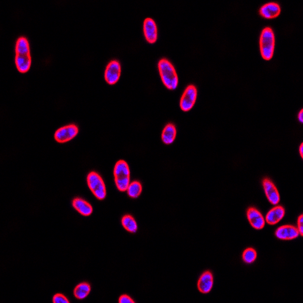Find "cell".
I'll list each match as a JSON object with an SVG mask.
<instances>
[{"instance_id": "1", "label": "cell", "mask_w": 303, "mask_h": 303, "mask_svg": "<svg viewBox=\"0 0 303 303\" xmlns=\"http://www.w3.org/2000/svg\"><path fill=\"white\" fill-rule=\"evenodd\" d=\"M16 65L17 71L26 73L32 65L29 41L25 36H20L16 44Z\"/></svg>"}, {"instance_id": "2", "label": "cell", "mask_w": 303, "mask_h": 303, "mask_svg": "<svg viewBox=\"0 0 303 303\" xmlns=\"http://www.w3.org/2000/svg\"><path fill=\"white\" fill-rule=\"evenodd\" d=\"M161 81L168 90H175L178 85V76L172 63L167 59H160L158 63Z\"/></svg>"}, {"instance_id": "3", "label": "cell", "mask_w": 303, "mask_h": 303, "mask_svg": "<svg viewBox=\"0 0 303 303\" xmlns=\"http://www.w3.org/2000/svg\"><path fill=\"white\" fill-rule=\"evenodd\" d=\"M260 52L265 60L269 61L273 58L275 48V36L274 31L270 27L262 30L260 35Z\"/></svg>"}, {"instance_id": "4", "label": "cell", "mask_w": 303, "mask_h": 303, "mask_svg": "<svg viewBox=\"0 0 303 303\" xmlns=\"http://www.w3.org/2000/svg\"><path fill=\"white\" fill-rule=\"evenodd\" d=\"M114 177L118 191H127L130 183V172L128 164L125 160L117 161L114 168Z\"/></svg>"}, {"instance_id": "5", "label": "cell", "mask_w": 303, "mask_h": 303, "mask_svg": "<svg viewBox=\"0 0 303 303\" xmlns=\"http://www.w3.org/2000/svg\"><path fill=\"white\" fill-rule=\"evenodd\" d=\"M87 180L89 188L97 199L99 200L106 199L107 193L106 185L99 174L96 172H90L87 175Z\"/></svg>"}, {"instance_id": "6", "label": "cell", "mask_w": 303, "mask_h": 303, "mask_svg": "<svg viewBox=\"0 0 303 303\" xmlns=\"http://www.w3.org/2000/svg\"><path fill=\"white\" fill-rule=\"evenodd\" d=\"M197 98V89L194 85H189L184 90L180 101L182 111L188 112L193 107Z\"/></svg>"}, {"instance_id": "7", "label": "cell", "mask_w": 303, "mask_h": 303, "mask_svg": "<svg viewBox=\"0 0 303 303\" xmlns=\"http://www.w3.org/2000/svg\"><path fill=\"white\" fill-rule=\"evenodd\" d=\"M78 127L75 125H68L62 127L54 134L55 140L60 144H64L75 138L78 135Z\"/></svg>"}, {"instance_id": "8", "label": "cell", "mask_w": 303, "mask_h": 303, "mask_svg": "<svg viewBox=\"0 0 303 303\" xmlns=\"http://www.w3.org/2000/svg\"><path fill=\"white\" fill-rule=\"evenodd\" d=\"M121 67L119 62L112 60L106 66L105 80L109 85H114L118 81L121 76Z\"/></svg>"}, {"instance_id": "9", "label": "cell", "mask_w": 303, "mask_h": 303, "mask_svg": "<svg viewBox=\"0 0 303 303\" xmlns=\"http://www.w3.org/2000/svg\"><path fill=\"white\" fill-rule=\"evenodd\" d=\"M262 185H263L265 196L269 203L273 206H277L281 201V196L274 183L271 180L266 177L262 180Z\"/></svg>"}, {"instance_id": "10", "label": "cell", "mask_w": 303, "mask_h": 303, "mask_svg": "<svg viewBox=\"0 0 303 303\" xmlns=\"http://www.w3.org/2000/svg\"><path fill=\"white\" fill-rule=\"evenodd\" d=\"M248 221L255 230H262L265 226V220L262 214L254 207L248 208L246 212Z\"/></svg>"}, {"instance_id": "11", "label": "cell", "mask_w": 303, "mask_h": 303, "mask_svg": "<svg viewBox=\"0 0 303 303\" xmlns=\"http://www.w3.org/2000/svg\"><path fill=\"white\" fill-rule=\"evenodd\" d=\"M144 33L145 40L149 44H155L158 39V28L156 21L147 17L144 21Z\"/></svg>"}, {"instance_id": "12", "label": "cell", "mask_w": 303, "mask_h": 303, "mask_svg": "<svg viewBox=\"0 0 303 303\" xmlns=\"http://www.w3.org/2000/svg\"><path fill=\"white\" fill-rule=\"evenodd\" d=\"M281 8L277 2H271L262 5L259 9L260 16L266 19H274L281 15Z\"/></svg>"}, {"instance_id": "13", "label": "cell", "mask_w": 303, "mask_h": 303, "mask_svg": "<svg viewBox=\"0 0 303 303\" xmlns=\"http://www.w3.org/2000/svg\"><path fill=\"white\" fill-rule=\"evenodd\" d=\"M277 239L281 240H292L300 236L297 227L293 225H284L278 227L275 231Z\"/></svg>"}, {"instance_id": "14", "label": "cell", "mask_w": 303, "mask_h": 303, "mask_svg": "<svg viewBox=\"0 0 303 303\" xmlns=\"http://www.w3.org/2000/svg\"><path fill=\"white\" fill-rule=\"evenodd\" d=\"M214 284V277L212 273L210 271H205L200 277L197 283V288L199 292L202 293H210L212 289Z\"/></svg>"}, {"instance_id": "15", "label": "cell", "mask_w": 303, "mask_h": 303, "mask_svg": "<svg viewBox=\"0 0 303 303\" xmlns=\"http://www.w3.org/2000/svg\"><path fill=\"white\" fill-rule=\"evenodd\" d=\"M285 215V209L281 206H277L271 208L265 217V222L270 225H275L281 222Z\"/></svg>"}, {"instance_id": "16", "label": "cell", "mask_w": 303, "mask_h": 303, "mask_svg": "<svg viewBox=\"0 0 303 303\" xmlns=\"http://www.w3.org/2000/svg\"><path fill=\"white\" fill-rule=\"evenodd\" d=\"M72 206L75 210L83 216H90L93 213L92 206L81 198L73 199Z\"/></svg>"}, {"instance_id": "17", "label": "cell", "mask_w": 303, "mask_h": 303, "mask_svg": "<svg viewBox=\"0 0 303 303\" xmlns=\"http://www.w3.org/2000/svg\"><path fill=\"white\" fill-rule=\"evenodd\" d=\"M177 136V129L174 124L168 123L165 125L161 133V141L166 145L173 144Z\"/></svg>"}, {"instance_id": "18", "label": "cell", "mask_w": 303, "mask_h": 303, "mask_svg": "<svg viewBox=\"0 0 303 303\" xmlns=\"http://www.w3.org/2000/svg\"><path fill=\"white\" fill-rule=\"evenodd\" d=\"M91 291V287L88 283H81L77 285L74 290V295L78 300H83L86 298Z\"/></svg>"}, {"instance_id": "19", "label": "cell", "mask_w": 303, "mask_h": 303, "mask_svg": "<svg viewBox=\"0 0 303 303\" xmlns=\"http://www.w3.org/2000/svg\"><path fill=\"white\" fill-rule=\"evenodd\" d=\"M121 223H122L124 228L128 230V232H137V228H138L137 223L132 215H124L123 218H121Z\"/></svg>"}, {"instance_id": "20", "label": "cell", "mask_w": 303, "mask_h": 303, "mask_svg": "<svg viewBox=\"0 0 303 303\" xmlns=\"http://www.w3.org/2000/svg\"><path fill=\"white\" fill-rule=\"evenodd\" d=\"M143 191L142 184L139 181L130 182L129 184L127 192L128 194L129 197L132 199H137L139 196H141V192Z\"/></svg>"}, {"instance_id": "21", "label": "cell", "mask_w": 303, "mask_h": 303, "mask_svg": "<svg viewBox=\"0 0 303 303\" xmlns=\"http://www.w3.org/2000/svg\"><path fill=\"white\" fill-rule=\"evenodd\" d=\"M243 262L246 264H253L257 258V252L253 248H247L242 253Z\"/></svg>"}, {"instance_id": "22", "label": "cell", "mask_w": 303, "mask_h": 303, "mask_svg": "<svg viewBox=\"0 0 303 303\" xmlns=\"http://www.w3.org/2000/svg\"><path fill=\"white\" fill-rule=\"evenodd\" d=\"M52 302L54 303H69V300L67 299V297L61 293L55 295L52 298Z\"/></svg>"}, {"instance_id": "23", "label": "cell", "mask_w": 303, "mask_h": 303, "mask_svg": "<svg viewBox=\"0 0 303 303\" xmlns=\"http://www.w3.org/2000/svg\"><path fill=\"white\" fill-rule=\"evenodd\" d=\"M118 302H119L120 303H135V302L133 301V300H132V299L130 298V296H128V295H122V296H120Z\"/></svg>"}, {"instance_id": "24", "label": "cell", "mask_w": 303, "mask_h": 303, "mask_svg": "<svg viewBox=\"0 0 303 303\" xmlns=\"http://www.w3.org/2000/svg\"><path fill=\"white\" fill-rule=\"evenodd\" d=\"M297 223H298V229L299 233H300V236L303 237V215H300L298 218V221H297Z\"/></svg>"}, {"instance_id": "25", "label": "cell", "mask_w": 303, "mask_h": 303, "mask_svg": "<svg viewBox=\"0 0 303 303\" xmlns=\"http://www.w3.org/2000/svg\"><path fill=\"white\" fill-rule=\"evenodd\" d=\"M298 119L300 123H303V109H301L300 112H299Z\"/></svg>"}, {"instance_id": "26", "label": "cell", "mask_w": 303, "mask_h": 303, "mask_svg": "<svg viewBox=\"0 0 303 303\" xmlns=\"http://www.w3.org/2000/svg\"><path fill=\"white\" fill-rule=\"evenodd\" d=\"M300 154L302 159H303V144H300Z\"/></svg>"}]
</instances>
